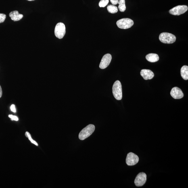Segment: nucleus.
Listing matches in <instances>:
<instances>
[{"label": "nucleus", "instance_id": "1", "mask_svg": "<svg viewBox=\"0 0 188 188\" xmlns=\"http://www.w3.org/2000/svg\"><path fill=\"white\" fill-rule=\"evenodd\" d=\"M95 126L93 124H89L84 128L79 134V138L80 140H84L90 136L95 131Z\"/></svg>", "mask_w": 188, "mask_h": 188}, {"label": "nucleus", "instance_id": "2", "mask_svg": "<svg viewBox=\"0 0 188 188\" xmlns=\"http://www.w3.org/2000/svg\"><path fill=\"white\" fill-rule=\"evenodd\" d=\"M113 95L117 100H121L122 98L121 84L119 80H116L113 84L112 88Z\"/></svg>", "mask_w": 188, "mask_h": 188}, {"label": "nucleus", "instance_id": "3", "mask_svg": "<svg viewBox=\"0 0 188 188\" xmlns=\"http://www.w3.org/2000/svg\"><path fill=\"white\" fill-rule=\"evenodd\" d=\"M159 38L162 43L168 44L173 43L176 41V39L175 36L168 32L161 33L159 36Z\"/></svg>", "mask_w": 188, "mask_h": 188}, {"label": "nucleus", "instance_id": "4", "mask_svg": "<svg viewBox=\"0 0 188 188\" xmlns=\"http://www.w3.org/2000/svg\"><path fill=\"white\" fill-rule=\"evenodd\" d=\"M134 22L129 18H123L117 21L116 24L119 28L122 29H127L133 25Z\"/></svg>", "mask_w": 188, "mask_h": 188}, {"label": "nucleus", "instance_id": "5", "mask_svg": "<svg viewBox=\"0 0 188 188\" xmlns=\"http://www.w3.org/2000/svg\"><path fill=\"white\" fill-rule=\"evenodd\" d=\"M55 35L56 37L61 39L64 37L66 34V27L62 22L57 23L55 26Z\"/></svg>", "mask_w": 188, "mask_h": 188}, {"label": "nucleus", "instance_id": "6", "mask_svg": "<svg viewBox=\"0 0 188 188\" xmlns=\"http://www.w3.org/2000/svg\"><path fill=\"white\" fill-rule=\"evenodd\" d=\"M188 8L186 5H178L170 9V14L174 15H179L184 14L188 10Z\"/></svg>", "mask_w": 188, "mask_h": 188}, {"label": "nucleus", "instance_id": "7", "mask_svg": "<svg viewBox=\"0 0 188 188\" xmlns=\"http://www.w3.org/2000/svg\"><path fill=\"white\" fill-rule=\"evenodd\" d=\"M138 156L136 154L132 152L128 153L126 159V164L128 166L135 165L139 162Z\"/></svg>", "mask_w": 188, "mask_h": 188}, {"label": "nucleus", "instance_id": "8", "mask_svg": "<svg viewBox=\"0 0 188 188\" xmlns=\"http://www.w3.org/2000/svg\"><path fill=\"white\" fill-rule=\"evenodd\" d=\"M147 180V175L144 172L139 173L136 176L135 180V184L137 187H142L145 184Z\"/></svg>", "mask_w": 188, "mask_h": 188}, {"label": "nucleus", "instance_id": "9", "mask_svg": "<svg viewBox=\"0 0 188 188\" xmlns=\"http://www.w3.org/2000/svg\"><path fill=\"white\" fill-rule=\"evenodd\" d=\"M112 59V55L110 54H107L105 55L101 59L99 65L100 68L101 69L106 68L110 64Z\"/></svg>", "mask_w": 188, "mask_h": 188}, {"label": "nucleus", "instance_id": "10", "mask_svg": "<svg viewBox=\"0 0 188 188\" xmlns=\"http://www.w3.org/2000/svg\"><path fill=\"white\" fill-rule=\"evenodd\" d=\"M170 94L174 99H181L184 97V94L182 90L177 87L172 88Z\"/></svg>", "mask_w": 188, "mask_h": 188}, {"label": "nucleus", "instance_id": "11", "mask_svg": "<svg viewBox=\"0 0 188 188\" xmlns=\"http://www.w3.org/2000/svg\"><path fill=\"white\" fill-rule=\"evenodd\" d=\"M141 75L144 79L146 80L152 79L154 76V73L151 70L146 69L141 70Z\"/></svg>", "mask_w": 188, "mask_h": 188}, {"label": "nucleus", "instance_id": "12", "mask_svg": "<svg viewBox=\"0 0 188 188\" xmlns=\"http://www.w3.org/2000/svg\"><path fill=\"white\" fill-rule=\"evenodd\" d=\"M9 16L11 18V20L14 22H17L20 20L23 17V15L19 14V11H11L9 14Z\"/></svg>", "mask_w": 188, "mask_h": 188}, {"label": "nucleus", "instance_id": "13", "mask_svg": "<svg viewBox=\"0 0 188 188\" xmlns=\"http://www.w3.org/2000/svg\"><path fill=\"white\" fill-rule=\"evenodd\" d=\"M146 58L148 61L151 62H156L159 59L158 55L155 53L149 54L146 55Z\"/></svg>", "mask_w": 188, "mask_h": 188}, {"label": "nucleus", "instance_id": "14", "mask_svg": "<svg viewBox=\"0 0 188 188\" xmlns=\"http://www.w3.org/2000/svg\"><path fill=\"white\" fill-rule=\"evenodd\" d=\"M181 75L182 77L185 80H188V67L184 66L181 69Z\"/></svg>", "mask_w": 188, "mask_h": 188}, {"label": "nucleus", "instance_id": "15", "mask_svg": "<svg viewBox=\"0 0 188 188\" xmlns=\"http://www.w3.org/2000/svg\"><path fill=\"white\" fill-rule=\"evenodd\" d=\"M118 9L121 12H124L126 10V7L125 0H119L118 1Z\"/></svg>", "mask_w": 188, "mask_h": 188}, {"label": "nucleus", "instance_id": "16", "mask_svg": "<svg viewBox=\"0 0 188 188\" xmlns=\"http://www.w3.org/2000/svg\"><path fill=\"white\" fill-rule=\"evenodd\" d=\"M107 10L109 13L114 14L118 12V7L116 6L113 5H109L107 7Z\"/></svg>", "mask_w": 188, "mask_h": 188}, {"label": "nucleus", "instance_id": "17", "mask_svg": "<svg viewBox=\"0 0 188 188\" xmlns=\"http://www.w3.org/2000/svg\"><path fill=\"white\" fill-rule=\"evenodd\" d=\"M109 0H101L99 2V5L100 7H104L109 3Z\"/></svg>", "mask_w": 188, "mask_h": 188}, {"label": "nucleus", "instance_id": "18", "mask_svg": "<svg viewBox=\"0 0 188 188\" xmlns=\"http://www.w3.org/2000/svg\"><path fill=\"white\" fill-rule=\"evenodd\" d=\"M25 135L26 137L28 138L29 139L31 142L32 143L37 146H38V143L32 138L30 134L28 132H26Z\"/></svg>", "mask_w": 188, "mask_h": 188}, {"label": "nucleus", "instance_id": "19", "mask_svg": "<svg viewBox=\"0 0 188 188\" xmlns=\"http://www.w3.org/2000/svg\"><path fill=\"white\" fill-rule=\"evenodd\" d=\"M6 18V15L4 14L0 13V23H3L4 22Z\"/></svg>", "mask_w": 188, "mask_h": 188}, {"label": "nucleus", "instance_id": "20", "mask_svg": "<svg viewBox=\"0 0 188 188\" xmlns=\"http://www.w3.org/2000/svg\"><path fill=\"white\" fill-rule=\"evenodd\" d=\"M9 118H11V120H14L16 121H18L19 120V119L18 118V117L15 116H13V115H10L9 116Z\"/></svg>", "mask_w": 188, "mask_h": 188}, {"label": "nucleus", "instance_id": "21", "mask_svg": "<svg viewBox=\"0 0 188 188\" xmlns=\"http://www.w3.org/2000/svg\"><path fill=\"white\" fill-rule=\"evenodd\" d=\"M111 2L113 5H116L118 4L119 0H110Z\"/></svg>", "mask_w": 188, "mask_h": 188}, {"label": "nucleus", "instance_id": "22", "mask_svg": "<svg viewBox=\"0 0 188 188\" xmlns=\"http://www.w3.org/2000/svg\"><path fill=\"white\" fill-rule=\"evenodd\" d=\"M11 111H12L13 112H16V109L15 108V106L14 105H11Z\"/></svg>", "mask_w": 188, "mask_h": 188}, {"label": "nucleus", "instance_id": "23", "mask_svg": "<svg viewBox=\"0 0 188 188\" xmlns=\"http://www.w3.org/2000/svg\"><path fill=\"white\" fill-rule=\"evenodd\" d=\"M2 90L1 86L0 85V98L2 97Z\"/></svg>", "mask_w": 188, "mask_h": 188}, {"label": "nucleus", "instance_id": "24", "mask_svg": "<svg viewBox=\"0 0 188 188\" xmlns=\"http://www.w3.org/2000/svg\"><path fill=\"white\" fill-rule=\"evenodd\" d=\"M27 1H34V0H27Z\"/></svg>", "mask_w": 188, "mask_h": 188}]
</instances>
